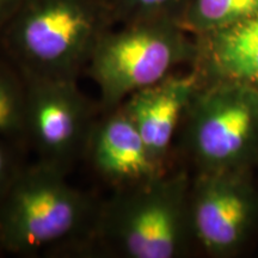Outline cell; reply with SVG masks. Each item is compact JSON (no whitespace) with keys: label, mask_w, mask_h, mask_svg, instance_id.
<instances>
[{"label":"cell","mask_w":258,"mask_h":258,"mask_svg":"<svg viewBox=\"0 0 258 258\" xmlns=\"http://www.w3.org/2000/svg\"><path fill=\"white\" fill-rule=\"evenodd\" d=\"M258 12V0H190L180 25L200 35L237 23Z\"/></svg>","instance_id":"obj_11"},{"label":"cell","mask_w":258,"mask_h":258,"mask_svg":"<svg viewBox=\"0 0 258 258\" xmlns=\"http://www.w3.org/2000/svg\"><path fill=\"white\" fill-rule=\"evenodd\" d=\"M84 154L97 175L115 191L159 177L160 164L151 156L140 133L120 106L95 121Z\"/></svg>","instance_id":"obj_7"},{"label":"cell","mask_w":258,"mask_h":258,"mask_svg":"<svg viewBox=\"0 0 258 258\" xmlns=\"http://www.w3.org/2000/svg\"><path fill=\"white\" fill-rule=\"evenodd\" d=\"M117 23L171 19L180 24L190 0H109Z\"/></svg>","instance_id":"obj_13"},{"label":"cell","mask_w":258,"mask_h":258,"mask_svg":"<svg viewBox=\"0 0 258 258\" xmlns=\"http://www.w3.org/2000/svg\"><path fill=\"white\" fill-rule=\"evenodd\" d=\"M25 89V138L42 163L69 171L95 123L91 104L74 79L21 76Z\"/></svg>","instance_id":"obj_5"},{"label":"cell","mask_w":258,"mask_h":258,"mask_svg":"<svg viewBox=\"0 0 258 258\" xmlns=\"http://www.w3.org/2000/svg\"><path fill=\"white\" fill-rule=\"evenodd\" d=\"M195 77H170L132 93L120 105L160 164L195 89Z\"/></svg>","instance_id":"obj_8"},{"label":"cell","mask_w":258,"mask_h":258,"mask_svg":"<svg viewBox=\"0 0 258 258\" xmlns=\"http://www.w3.org/2000/svg\"><path fill=\"white\" fill-rule=\"evenodd\" d=\"M171 19H147L110 29L93 51L86 72L98 88L104 111L169 76L177 63L196 54V44Z\"/></svg>","instance_id":"obj_3"},{"label":"cell","mask_w":258,"mask_h":258,"mask_svg":"<svg viewBox=\"0 0 258 258\" xmlns=\"http://www.w3.org/2000/svg\"><path fill=\"white\" fill-rule=\"evenodd\" d=\"M249 206L235 189L220 180L203 183L192 209V226L207 250L230 249L243 233Z\"/></svg>","instance_id":"obj_9"},{"label":"cell","mask_w":258,"mask_h":258,"mask_svg":"<svg viewBox=\"0 0 258 258\" xmlns=\"http://www.w3.org/2000/svg\"><path fill=\"white\" fill-rule=\"evenodd\" d=\"M21 170L14 141L0 138V200Z\"/></svg>","instance_id":"obj_14"},{"label":"cell","mask_w":258,"mask_h":258,"mask_svg":"<svg viewBox=\"0 0 258 258\" xmlns=\"http://www.w3.org/2000/svg\"><path fill=\"white\" fill-rule=\"evenodd\" d=\"M196 54L228 78L258 80V12L228 27L198 35Z\"/></svg>","instance_id":"obj_10"},{"label":"cell","mask_w":258,"mask_h":258,"mask_svg":"<svg viewBox=\"0 0 258 258\" xmlns=\"http://www.w3.org/2000/svg\"><path fill=\"white\" fill-rule=\"evenodd\" d=\"M66 171L42 163L22 167L0 200V247L31 254L92 232L97 212Z\"/></svg>","instance_id":"obj_2"},{"label":"cell","mask_w":258,"mask_h":258,"mask_svg":"<svg viewBox=\"0 0 258 258\" xmlns=\"http://www.w3.org/2000/svg\"><path fill=\"white\" fill-rule=\"evenodd\" d=\"M25 137V89L21 74L0 62V138Z\"/></svg>","instance_id":"obj_12"},{"label":"cell","mask_w":258,"mask_h":258,"mask_svg":"<svg viewBox=\"0 0 258 258\" xmlns=\"http://www.w3.org/2000/svg\"><path fill=\"white\" fill-rule=\"evenodd\" d=\"M23 0H0V31L11 19Z\"/></svg>","instance_id":"obj_15"},{"label":"cell","mask_w":258,"mask_h":258,"mask_svg":"<svg viewBox=\"0 0 258 258\" xmlns=\"http://www.w3.org/2000/svg\"><path fill=\"white\" fill-rule=\"evenodd\" d=\"M191 144L208 169L231 163L247 146L257 120V104L235 90H214L195 99Z\"/></svg>","instance_id":"obj_6"},{"label":"cell","mask_w":258,"mask_h":258,"mask_svg":"<svg viewBox=\"0 0 258 258\" xmlns=\"http://www.w3.org/2000/svg\"><path fill=\"white\" fill-rule=\"evenodd\" d=\"M116 23L109 0H23L0 46L21 76L77 80Z\"/></svg>","instance_id":"obj_1"},{"label":"cell","mask_w":258,"mask_h":258,"mask_svg":"<svg viewBox=\"0 0 258 258\" xmlns=\"http://www.w3.org/2000/svg\"><path fill=\"white\" fill-rule=\"evenodd\" d=\"M159 177L116 190L97 212L92 233L127 258H172L180 238L179 202Z\"/></svg>","instance_id":"obj_4"}]
</instances>
